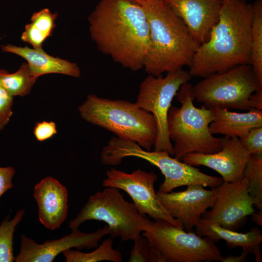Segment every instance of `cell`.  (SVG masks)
<instances>
[{
    "instance_id": "603a6c76",
    "label": "cell",
    "mask_w": 262,
    "mask_h": 262,
    "mask_svg": "<svg viewBox=\"0 0 262 262\" xmlns=\"http://www.w3.org/2000/svg\"><path fill=\"white\" fill-rule=\"evenodd\" d=\"M253 6L250 65L262 86V0H256Z\"/></svg>"
},
{
    "instance_id": "44dd1931",
    "label": "cell",
    "mask_w": 262,
    "mask_h": 262,
    "mask_svg": "<svg viewBox=\"0 0 262 262\" xmlns=\"http://www.w3.org/2000/svg\"><path fill=\"white\" fill-rule=\"evenodd\" d=\"M57 16V13H51L48 8L33 13L31 23L25 26L21 39L32 45L33 48H42L44 41L52 34Z\"/></svg>"
},
{
    "instance_id": "30bf717a",
    "label": "cell",
    "mask_w": 262,
    "mask_h": 262,
    "mask_svg": "<svg viewBox=\"0 0 262 262\" xmlns=\"http://www.w3.org/2000/svg\"><path fill=\"white\" fill-rule=\"evenodd\" d=\"M192 78L183 69L166 73L165 76L149 75L140 83L136 104L150 113L157 125L154 150L166 151L174 156L173 145L167 130V115L174 97L181 85Z\"/></svg>"
},
{
    "instance_id": "4fadbf2b",
    "label": "cell",
    "mask_w": 262,
    "mask_h": 262,
    "mask_svg": "<svg viewBox=\"0 0 262 262\" xmlns=\"http://www.w3.org/2000/svg\"><path fill=\"white\" fill-rule=\"evenodd\" d=\"M110 234L111 230L107 225L90 233L75 229L59 239L48 240L43 244H38L23 234L20 237V251L15 257V262H52L60 253L72 248L79 250L96 248L99 241Z\"/></svg>"
},
{
    "instance_id": "ba28073f",
    "label": "cell",
    "mask_w": 262,
    "mask_h": 262,
    "mask_svg": "<svg viewBox=\"0 0 262 262\" xmlns=\"http://www.w3.org/2000/svg\"><path fill=\"white\" fill-rule=\"evenodd\" d=\"M262 88L250 64L211 74L194 86L196 99L206 108L250 110L249 98Z\"/></svg>"
},
{
    "instance_id": "8992f818",
    "label": "cell",
    "mask_w": 262,
    "mask_h": 262,
    "mask_svg": "<svg viewBox=\"0 0 262 262\" xmlns=\"http://www.w3.org/2000/svg\"><path fill=\"white\" fill-rule=\"evenodd\" d=\"M92 220L105 222L111 230V238L120 237L122 242L134 241L147 230L150 221L138 212L133 202L124 198L119 189L111 187L91 195L69 227L71 230L78 229L83 223Z\"/></svg>"
},
{
    "instance_id": "ffe728a7",
    "label": "cell",
    "mask_w": 262,
    "mask_h": 262,
    "mask_svg": "<svg viewBox=\"0 0 262 262\" xmlns=\"http://www.w3.org/2000/svg\"><path fill=\"white\" fill-rule=\"evenodd\" d=\"M212 108L214 119L209 125V131L213 135L241 138L252 129L262 127V110L251 109L240 113L218 107Z\"/></svg>"
},
{
    "instance_id": "d6a6232c",
    "label": "cell",
    "mask_w": 262,
    "mask_h": 262,
    "mask_svg": "<svg viewBox=\"0 0 262 262\" xmlns=\"http://www.w3.org/2000/svg\"><path fill=\"white\" fill-rule=\"evenodd\" d=\"M248 253L243 250L241 255L238 256L229 255L224 257L221 262H246Z\"/></svg>"
},
{
    "instance_id": "5b68a950",
    "label": "cell",
    "mask_w": 262,
    "mask_h": 262,
    "mask_svg": "<svg viewBox=\"0 0 262 262\" xmlns=\"http://www.w3.org/2000/svg\"><path fill=\"white\" fill-rule=\"evenodd\" d=\"M180 107L171 106L167 115V130L170 141L174 142L175 158L182 160L189 153H214L221 148V138L215 137L209 131L214 119L213 109L196 107L194 86L185 82L178 91Z\"/></svg>"
},
{
    "instance_id": "7a4b0ae2",
    "label": "cell",
    "mask_w": 262,
    "mask_h": 262,
    "mask_svg": "<svg viewBox=\"0 0 262 262\" xmlns=\"http://www.w3.org/2000/svg\"><path fill=\"white\" fill-rule=\"evenodd\" d=\"M253 6L246 0H223L209 39L198 47L188 71L206 77L250 64Z\"/></svg>"
},
{
    "instance_id": "277c9868",
    "label": "cell",
    "mask_w": 262,
    "mask_h": 262,
    "mask_svg": "<svg viewBox=\"0 0 262 262\" xmlns=\"http://www.w3.org/2000/svg\"><path fill=\"white\" fill-rule=\"evenodd\" d=\"M79 112L86 121L112 132L119 138L135 142L145 150H151L155 144V119L136 102L91 94L79 106Z\"/></svg>"
},
{
    "instance_id": "52a82bcc",
    "label": "cell",
    "mask_w": 262,
    "mask_h": 262,
    "mask_svg": "<svg viewBox=\"0 0 262 262\" xmlns=\"http://www.w3.org/2000/svg\"><path fill=\"white\" fill-rule=\"evenodd\" d=\"M142 235L158 253L162 262H221L224 258L212 239L184 231L164 220H150Z\"/></svg>"
},
{
    "instance_id": "836d02e7",
    "label": "cell",
    "mask_w": 262,
    "mask_h": 262,
    "mask_svg": "<svg viewBox=\"0 0 262 262\" xmlns=\"http://www.w3.org/2000/svg\"><path fill=\"white\" fill-rule=\"evenodd\" d=\"M262 210H259L258 212H254L251 215L252 221L258 225L262 226Z\"/></svg>"
},
{
    "instance_id": "e575fe53",
    "label": "cell",
    "mask_w": 262,
    "mask_h": 262,
    "mask_svg": "<svg viewBox=\"0 0 262 262\" xmlns=\"http://www.w3.org/2000/svg\"><path fill=\"white\" fill-rule=\"evenodd\" d=\"M143 7L156 0H129Z\"/></svg>"
},
{
    "instance_id": "1f68e13d",
    "label": "cell",
    "mask_w": 262,
    "mask_h": 262,
    "mask_svg": "<svg viewBox=\"0 0 262 262\" xmlns=\"http://www.w3.org/2000/svg\"><path fill=\"white\" fill-rule=\"evenodd\" d=\"M250 110H262V88H260L253 93L249 98Z\"/></svg>"
},
{
    "instance_id": "ac0fdd59",
    "label": "cell",
    "mask_w": 262,
    "mask_h": 262,
    "mask_svg": "<svg viewBox=\"0 0 262 262\" xmlns=\"http://www.w3.org/2000/svg\"><path fill=\"white\" fill-rule=\"evenodd\" d=\"M195 227L197 235L208 237L216 243L223 240L229 248L241 246L243 250L255 255L256 262L262 261L260 249L262 235L257 227L252 228L246 233H240L223 228L212 220L203 218L199 220Z\"/></svg>"
},
{
    "instance_id": "4dcf8cb0",
    "label": "cell",
    "mask_w": 262,
    "mask_h": 262,
    "mask_svg": "<svg viewBox=\"0 0 262 262\" xmlns=\"http://www.w3.org/2000/svg\"><path fill=\"white\" fill-rule=\"evenodd\" d=\"M15 172L12 166L0 167V197L14 187L12 179Z\"/></svg>"
},
{
    "instance_id": "d6986e66",
    "label": "cell",
    "mask_w": 262,
    "mask_h": 262,
    "mask_svg": "<svg viewBox=\"0 0 262 262\" xmlns=\"http://www.w3.org/2000/svg\"><path fill=\"white\" fill-rule=\"evenodd\" d=\"M2 51L18 55L27 61L32 73L36 78L47 74L58 73L78 78L81 70L78 65L50 56L42 48L31 49L10 44L1 47Z\"/></svg>"
},
{
    "instance_id": "9a60e30c",
    "label": "cell",
    "mask_w": 262,
    "mask_h": 262,
    "mask_svg": "<svg viewBox=\"0 0 262 262\" xmlns=\"http://www.w3.org/2000/svg\"><path fill=\"white\" fill-rule=\"evenodd\" d=\"M238 137L221 138V148L217 152H192L185 155L183 162L193 166L203 165L218 172L224 182L243 179L244 171L250 156Z\"/></svg>"
},
{
    "instance_id": "7402d4cb",
    "label": "cell",
    "mask_w": 262,
    "mask_h": 262,
    "mask_svg": "<svg viewBox=\"0 0 262 262\" xmlns=\"http://www.w3.org/2000/svg\"><path fill=\"white\" fill-rule=\"evenodd\" d=\"M67 262H98L104 261L113 262L123 261L121 252L113 247L112 238L103 241L98 248L91 252H81L71 249L63 252Z\"/></svg>"
},
{
    "instance_id": "f546056e",
    "label": "cell",
    "mask_w": 262,
    "mask_h": 262,
    "mask_svg": "<svg viewBox=\"0 0 262 262\" xmlns=\"http://www.w3.org/2000/svg\"><path fill=\"white\" fill-rule=\"evenodd\" d=\"M57 132L56 125L53 121H43L37 122L33 129L34 135L39 142L50 138Z\"/></svg>"
},
{
    "instance_id": "d4e9b609",
    "label": "cell",
    "mask_w": 262,
    "mask_h": 262,
    "mask_svg": "<svg viewBox=\"0 0 262 262\" xmlns=\"http://www.w3.org/2000/svg\"><path fill=\"white\" fill-rule=\"evenodd\" d=\"M254 205L262 210V154H251L244 171Z\"/></svg>"
},
{
    "instance_id": "4316f807",
    "label": "cell",
    "mask_w": 262,
    "mask_h": 262,
    "mask_svg": "<svg viewBox=\"0 0 262 262\" xmlns=\"http://www.w3.org/2000/svg\"><path fill=\"white\" fill-rule=\"evenodd\" d=\"M133 241L129 262H162L160 255L149 246L146 237L140 235Z\"/></svg>"
},
{
    "instance_id": "2e32d148",
    "label": "cell",
    "mask_w": 262,
    "mask_h": 262,
    "mask_svg": "<svg viewBox=\"0 0 262 262\" xmlns=\"http://www.w3.org/2000/svg\"><path fill=\"white\" fill-rule=\"evenodd\" d=\"M185 23L199 45L209 38L223 0H164Z\"/></svg>"
},
{
    "instance_id": "6da1fadb",
    "label": "cell",
    "mask_w": 262,
    "mask_h": 262,
    "mask_svg": "<svg viewBox=\"0 0 262 262\" xmlns=\"http://www.w3.org/2000/svg\"><path fill=\"white\" fill-rule=\"evenodd\" d=\"M89 32L98 49L126 68H144L149 29L144 8L129 0H100L90 15Z\"/></svg>"
},
{
    "instance_id": "3957f363",
    "label": "cell",
    "mask_w": 262,
    "mask_h": 262,
    "mask_svg": "<svg viewBox=\"0 0 262 262\" xmlns=\"http://www.w3.org/2000/svg\"><path fill=\"white\" fill-rule=\"evenodd\" d=\"M149 29V47L144 68L155 76L191 66L199 47L188 27L164 0L143 7Z\"/></svg>"
},
{
    "instance_id": "7c38bea8",
    "label": "cell",
    "mask_w": 262,
    "mask_h": 262,
    "mask_svg": "<svg viewBox=\"0 0 262 262\" xmlns=\"http://www.w3.org/2000/svg\"><path fill=\"white\" fill-rule=\"evenodd\" d=\"M246 178L223 183L217 187L216 199L211 210L203 218L212 220L223 228L236 231L245 224L248 215L255 212L248 191Z\"/></svg>"
},
{
    "instance_id": "d590c367",
    "label": "cell",
    "mask_w": 262,
    "mask_h": 262,
    "mask_svg": "<svg viewBox=\"0 0 262 262\" xmlns=\"http://www.w3.org/2000/svg\"><path fill=\"white\" fill-rule=\"evenodd\" d=\"M8 72L5 70L2 69L0 70V78L5 75L6 73H7Z\"/></svg>"
},
{
    "instance_id": "5bb4252c",
    "label": "cell",
    "mask_w": 262,
    "mask_h": 262,
    "mask_svg": "<svg viewBox=\"0 0 262 262\" xmlns=\"http://www.w3.org/2000/svg\"><path fill=\"white\" fill-rule=\"evenodd\" d=\"M187 186L183 191L156 193L170 215L180 222L186 231L193 232L201 216L213 206L217 196V187L206 190L199 184Z\"/></svg>"
},
{
    "instance_id": "83f0119b",
    "label": "cell",
    "mask_w": 262,
    "mask_h": 262,
    "mask_svg": "<svg viewBox=\"0 0 262 262\" xmlns=\"http://www.w3.org/2000/svg\"><path fill=\"white\" fill-rule=\"evenodd\" d=\"M239 139L250 154H262V127L252 129Z\"/></svg>"
},
{
    "instance_id": "f1b7e54d",
    "label": "cell",
    "mask_w": 262,
    "mask_h": 262,
    "mask_svg": "<svg viewBox=\"0 0 262 262\" xmlns=\"http://www.w3.org/2000/svg\"><path fill=\"white\" fill-rule=\"evenodd\" d=\"M13 97L0 84V131L8 124L12 115Z\"/></svg>"
},
{
    "instance_id": "8fae6325",
    "label": "cell",
    "mask_w": 262,
    "mask_h": 262,
    "mask_svg": "<svg viewBox=\"0 0 262 262\" xmlns=\"http://www.w3.org/2000/svg\"><path fill=\"white\" fill-rule=\"evenodd\" d=\"M106 177L103 186L126 192L140 213L147 214L155 220L167 221L183 229L182 224L173 218L161 203L154 189V183L158 179L154 172L138 168L129 173L111 168L106 171Z\"/></svg>"
},
{
    "instance_id": "9c48e42d",
    "label": "cell",
    "mask_w": 262,
    "mask_h": 262,
    "mask_svg": "<svg viewBox=\"0 0 262 262\" xmlns=\"http://www.w3.org/2000/svg\"><path fill=\"white\" fill-rule=\"evenodd\" d=\"M111 155L115 163L120 164L128 157H135L147 161L157 167L164 176L158 192L166 193L182 186L192 184L215 188L224 182L221 177L203 173L199 168L172 158L166 151L144 149L138 144L116 137L111 147Z\"/></svg>"
},
{
    "instance_id": "484cf974",
    "label": "cell",
    "mask_w": 262,
    "mask_h": 262,
    "mask_svg": "<svg viewBox=\"0 0 262 262\" xmlns=\"http://www.w3.org/2000/svg\"><path fill=\"white\" fill-rule=\"evenodd\" d=\"M24 209L16 211L14 218L5 219L0 225V262L15 261L13 251V238L16 227L22 220Z\"/></svg>"
},
{
    "instance_id": "e0dca14e",
    "label": "cell",
    "mask_w": 262,
    "mask_h": 262,
    "mask_svg": "<svg viewBox=\"0 0 262 262\" xmlns=\"http://www.w3.org/2000/svg\"><path fill=\"white\" fill-rule=\"evenodd\" d=\"M33 193L41 223L51 230L59 228L68 214L66 188L55 178L47 177L34 186Z\"/></svg>"
},
{
    "instance_id": "cb8c5ba5",
    "label": "cell",
    "mask_w": 262,
    "mask_h": 262,
    "mask_svg": "<svg viewBox=\"0 0 262 262\" xmlns=\"http://www.w3.org/2000/svg\"><path fill=\"white\" fill-rule=\"evenodd\" d=\"M36 78L27 63H23L15 72H7L0 78V84L13 97L29 94Z\"/></svg>"
}]
</instances>
